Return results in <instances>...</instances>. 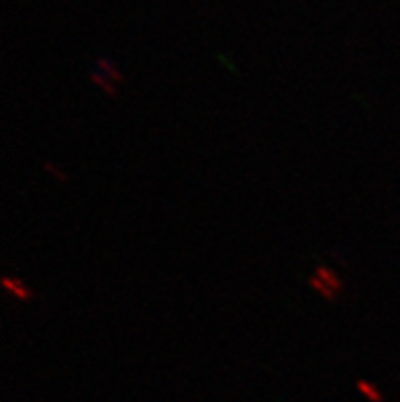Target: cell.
<instances>
[{"label": "cell", "mask_w": 400, "mask_h": 402, "mask_svg": "<svg viewBox=\"0 0 400 402\" xmlns=\"http://www.w3.org/2000/svg\"><path fill=\"white\" fill-rule=\"evenodd\" d=\"M2 288H4L6 294H10L18 302H25V300L35 298V290L31 286H27L18 276H4L2 278Z\"/></svg>", "instance_id": "6da1fadb"}, {"label": "cell", "mask_w": 400, "mask_h": 402, "mask_svg": "<svg viewBox=\"0 0 400 402\" xmlns=\"http://www.w3.org/2000/svg\"><path fill=\"white\" fill-rule=\"evenodd\" d=\"M315 276H317L319 280H323V282H325L331 290H335L337 294H343L345 284H343V280L337 276V272L329 270L327 265H317V267H315Z\"/></svg>", "instance_id": "7a4b0ae2"}, {"label": "cell", "mask_w": 400, "mask_h": 402, "mask_svg": "<svg viewBox=\"0 0 400 402\" xmlns=\"http://www.w3.org/2000/svg\"><path fill=\"white\" fill-rule=\"evenodd\" d=\"M96 65H98V72L104 74L108 80H113L115 84H121L125 82V76L121 74V70L108 59V57H96Z\"/></svg>", "instance_id": "3957f363"}, {"label": "cell", "mask_w": 400, "mask_h": 402, "mask_svg": "<svg viewBox=\"0 0 400 402\" xmlns=\"http://www.w3.org/2000/svg\"><path fill=\"white\" fill-rule=\"evenodd\" d=\"M90 82H92L96 88H100L106 96H113V98H115L117 92H119V90H117V84H115L113 80H108L104 74H100V72H92V74H90Z\"/></svg>", "instance_id": "277c9868"}, {"label": "cell", "mask_w": 400, "mask_h": 402, "mask_svg": "<svg viewBox=\"0 0 400 402\" xmlns=\"http://www.w3.org/2000/svg\"><path fill=\"white\" fill-rule=\"evenodd\" d=\"M355 386H358V390L370 402H384V394L380 392V388L374 382H370V380H358Z\"/></svg>", "instance_id": "5b68a950"}, {"label": "cell", "mask_w": 400, "mask_h": 402, "mask_svg": "<svg viewBox=\"0 0 400 402\" xmlns=\"http://www.w3.org/2000/svg\"><path fill=\"white\" fill-rule=\"evenodd\" d=\"M308 284H310V288H313V292L315 294H319L323 300H327V302H333L339 294L335 292V290H331L323 280H319L317 276H310V280H308Z\"/></svg>", "instance_id": "8992f818"}, {"label": "cell", "mask_w": 400, "mask_h": 402, "mask_svg": "<svg viewBox=\"0 0 400 402\" xmlns=\"http://www.w3.org/2000/svg\"><path fill=\"white\" fill-rule=\"evenodd\" d=\"M43 170L55 180V182H59V184H65L70 178H68V174H65V170L63 168H59L55 162H51V160H47V162H43Z\"/></svg>", "instance_id": "52a82bcc"}]
</instances>
